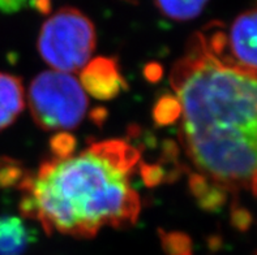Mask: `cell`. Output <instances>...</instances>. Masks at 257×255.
<instances>
[{
    "instance_id": "cell-14",
    "label": "cell",
    "mask_w": 257,
    "mask_h": 255,
    "mask_svg": "<svg viewBox=\"0 0 257 255\" xmlns=\"http://www.w3.org/2000/svg\"><path fill=\"white\" fill-rule=\"evenodd\" d=\"M33 4L41 12L47 13L50 10V0H33Z\"/></svg>"
},
{
    "instance_id": "cell-10",
    "label": "cell",
    "mask_w": 257,
    "mask_h": 255,
    "mask_svg": "<svg viewBox=\"0 0 257 255\" xmlns=\"http://www.w3.org/2000/svg\"><path fill=\"white\" fill-rule=\"evenodd\" d=\"M179 103L173 95L161 98L154 108V119L158 124H173L179 120Z\"/></svg>"
},
{
    "instance_id": "cell-6",
    "label": "cell",
    "mask_w": 257,
    "mask_h": 255,
    "mask_svg": "<svg viewBox=\"0 0 257 255\" xmlns=\"http://www.w3.org/2000/svg\"><path fill=\"white\" fill-rule=\"evenodd\" d=\"M230 55L234 64L257 73V10L241 13L232 23L227 37Z\"/></svg>"
},
{
    "instance_id": "cell-12",
    "label": "cell",
    "mask_w": 257,
    "mask_h": 255,
    "mask_svg": "<svg viewBox=\"0 0 257 255\" xmlns=\"http://www.w3.org/2000/svg\"><path fill=\"white\" fill-rule=\"evenodd\" d=\"M232 224H234L238 229L247 230L252 224V215L248 212L245 208L241 207H235L232 210Z\"/></svg>"
},
{
    "instance_id": "cell-7",
    "label": "cell",
    "mask_w": 257,
    "mask_h": 255,
    "mask_svg": "<svg viewBox=\"0 0 257 255\" xmlns=\"http://www.w3.org/2000/svg\"><path fill=\"white\" fill-rule=\"evenodd\" d=\"M24 107L25 91L21 80L0 72V130L15 123Z\"/></svg>"
},
{
    "instance_id": "cell-1",
    "label": "cell",
    "mask_w": 257,
    "mask_h": 255,
    "mask_svg": "<svg viewBox=\"0 0 257 255\" xmlns=\"http://www.w3.org/2000/svg\"><path fill=\"white\" fill-rule=\"evenodd\" d=\"M179 103L180 142L196 174L227 191L257 197V73L223 54L202 33L171 69Z\"/></svg>"
},
{
    "instance_id": "cell-9",
    "label": "cell",
    "mask_w": 257,
    "mask_h": 255,
    "mask_svg": "<svg viewBox=\"0 0 257 255\" xmlns=\"http://www.w3.org/2000/svg\"><path fill=\"white\" fill-rule=\"evenodd\" d=\"M209 0H154L163 16L174 21H189L199 17Z\"/></svg>"
},
{
    "instance_id": "cell-2",
    "label": "cell",
    "mask_w": 257,
    "mask_h": 255,
    "mask_svg": "<svg viewBox=\"0 0 257 255\" xmlns=\"http://www.w3.org/2000/svg\"><path fill=\"white\" fill-rule=\"evenodd\" d=\"M140 152L121 139L90 145L77 154L52 156L33 174H24L21 215L49 234L93 238L103 228H130L141 211L132 174Z\"/></svg>"
},
{
    "instance_id": "cell-3",
    "label": "cell",
    "mask_w": 257,
    "mask_h": 255,
    "mask_svg": "<svg viewBox=\"0 0 257 255\" xmlns=\"http://www.w3.org/2000/svg\"><path fill=\"white\" fill-rule=\"evenodd\" d=\"M95 43L91 20L77 8L64 7L43 23L37 47L54 71L77 73L90 62Z\"/></svg>"
},
{
    "instance_id": "cell-13",
    "label": "cell",
    "mask_w": 257,
    "mask_h": 255,
    "mask_svg": "<svg viewBox=\"0 0 257 255\" xmlns=\"http://www.w3.org/2000/svg\"><path fill=\"white\" fill-rule=\"evenodd\" d=\"M25 3L26 0H0V11L15 12V11L21 10Z\"/></svg>"
},
{
    "instance_id": "cell-4",
    "label": "cell",
    "mask_w": 257,
    "mask_h": 255,
    "mask_svg": "<svg viewBox=\"0 0 257 255\" xmlns=\"http://www.w3.org/2000/svg\"><path fill=\"white\" fill-rule=\"evenodd\" d=\"M28 103L34 123L43 130H69L81 124L89 100L77 78L58 71L43 72L32 81Z\"/></svg>"
},
{
    "instance_id": "cell-11",
    "label": "cell",
    "mask_w": 257,
    "mask_h": 255,
    "mask_svg": "<svg viewBox=\"0 0 257 255\" xmlns=\"http://www.w3.org/2000/svg\"><path fill=\"white\" fill-rule=\"evenodd\" d=\"M51 149L52 154L55 158H63L73 154L75 150V139L72 138L68 134H58L56 137L51 139Z\"/></svg>"
},
{
    "instance_id": "cell-5",
    "label": "cell",
    "mask_w": 257,
    "mask_h": 255,
    "mask_svg": "<svg viewBox=\"0 0 257 255\" xmlns=\"http://www.w3.org/2000/svg\"><path fill=\"white\" fill-rule=\"evenodd\" d=\"M81 71L82 89L97 99H112L127 90V82L121 76L116 59L101 56L89 62Z\"/></svg>"
},
{
    "instance_id": "cell-8",
    "label": "cell",
    "mask_w": 257,
    "mask_h": 255,
    "mask_svg": "<svg viewBox=\"0 0 257 255\" xmlns=\"http://www.w3.org/2000/svg\"><path fill=\"white\" fill-rule=\"evenodd\" d=\"M33 241V233L23 217L0 216V255H23Z\"/></svg>"
}]
</instances>
